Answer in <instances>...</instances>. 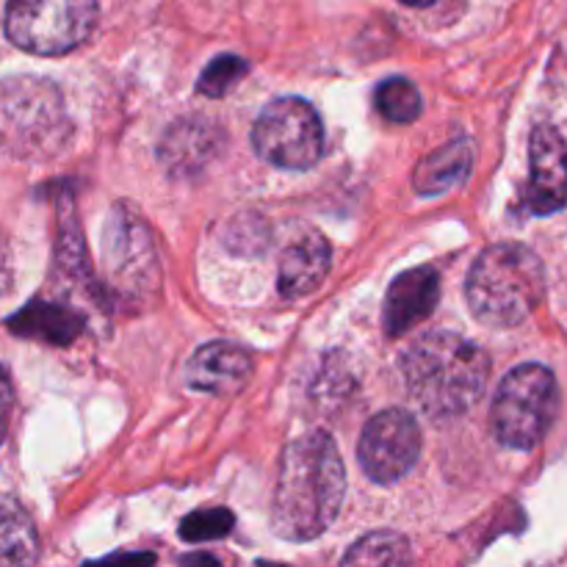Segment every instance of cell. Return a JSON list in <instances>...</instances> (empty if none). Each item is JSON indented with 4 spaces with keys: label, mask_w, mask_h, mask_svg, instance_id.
Instances as JSON below:
<instances>
[{
    "label": "cell",
    "mask_w": 567,
    "mask_h": 567,
    "mask_svg": "<svg viewBox=\"0 0 567 567\" xmlns=\"http://www.w3.org/2000/svg\"><path fill=\"white\" fill-rule=\"evenodd\" d=\"M465 297L480 321L515 327L540 308L546 297V269L524 244H493L471 266Z\"/></svg>",
    "instance_id": "obj_3"
},
{
    "label": "cell",
    "mask_w": 567,
    "mask_h": 567,
    "mask_svg": "<svg viewBox=\"0 0 567 567\" xmlns=\"http://www.w3.org/2000/svg\"><path fill=\"white\" fill-rule=\"evenodd\" d=\"M97 22V0H9L6 37L37 55H61L83 44Z\"/></svg>",
    "instance_id": "obj_6"
},
{
    "label": "cell",
    "mask_w": 567,
    "mask_h": 567,
    "mask_svg": "<svg viewBox=\"0 0 567 567\" xmlns=\"http://www.w3.org/2000/svg\"><path fill=\"white\" fill-rule=\"evenodd\" d=\"M233 529V515L227 509H199L188 515L181 526V537L188 543H210Z\"/></svg>",
    "instance_id": "obj_21"
},
{
    "label": "cell",
    "mask_w": 567,
    "mask_h": 567,
    "mask_svg": "<svg viewBox=\"0 0 567 567\" xmlns=\"http://www.w3.org/2000/svg\"><path fill=\"white\" fill-rule=\"evenodd\" d=\"M219 147V127L208 120L177 122L161 144V158L175 172H194L208 164Z\"/></svg>",
    "instance_id": "obj_14"
},
{
    "label": "cell",
    "mask_w": 567,
    "mask_h": 567,
    "mask_svg": "<svg viewBox=\"0 0 567 567\" xmlns=\"http://www.w3.org/2000/svg\"><path fill=\"white\" fill-rule=\"evenodd\" d=\"M244 72H247V61L238 55H219L205 66L203 78H199V92L208 97H221L241 81Z\"/></svg>",
    "instance_id": "obj_20"
},
{
    "label": "cell",
    "mask_w": 567,
    "mask_h": 567,
    "mask_svg": "<svg viewBox=\"0 0 567 567\" xmlns=\"http://www.w3.org/2000/svg\"><path fill=\"white\" fill-rule=\"evenodd\" d=\"M471 164H474V153H471L468 142H452L421 161L413 175V186L426 197L452 192L460 183H465Z\"/></svg>",
    "instance_id": "obj_15"
},
{
    "label": "cell",
    "mask_w": 567,
    "mask_h": 567,
    "mask_svg": "<svg viewBox=\"0 0 567 567\" xmlns=\"http://www.w3.org/2000/svg\"><path fill=\"white\" fill-rule=\"evenodd\" d=\"M252 374V358L247 349L227 341L205 343L188 360L186 382L199 393H236Z\"/></svg>",
    "instance_id": "obj_11"
},
{
    "label": "cell",
    "mask_w": 567,
    "mask_h": 567,
    "mask_svg": "<svg viewBox=\"0 0 567 567\" xmlns=\"http://www.w3.org/2000/svg\"><path fill=\"white\" fill-rule=\"evenodd\" d=\"M72 136L59 86L44 78L0 81V155L17 161H42L61 153Z\"/></svg>",
    "instance_id": "obj_4"
},
{
    "label": "cell",
    "mask_w": 567,
    "mask_h": 567,
    "mask_svg": "<svg viewBox=\"0 0 567 567\" xmlns=\"http://www.w3.org/2000/svg\"><path fill=\"white\" fill-rule=\"evenodd\" d=\"M109 264L116 277H147L155 269L153 238L131 214H116L109 227Z\"/></svg>",
    "instance_id": "obj_13"
},
{
    "label": "cell",
    "mask_w": 567,
    "mask_h": 567,
    "mask_svg": "<svg viewBox=\"0 0 567 567\" xmlns=\"http://www.w3.org/2000/svg\"><path fill=\"white\" fill-rule=\"evenodd\" d=\"M255 153L280 169H310L324 155V125L308 100L280 97L266 105L252 127Z\"/></svg>",
    "instance_id": "obj_7"
},
{
    "label": "cell",
    "mask_w": 567,
    "mask_h": 567,
    "mask_svg": "<svg viewBox=\"0 0 567 567\" xmlns=\"http://www.w3.org/2000/svg\"><path fill=\"white\" fill-rule=\"evenodd\" d=\"M419 454L421 430L408 410H382L360 435V468L380 485L404 480L419 463Z\"/></svg>",
    "instance_id": "obj_8"
},
{
    "label": "cell",
    "mask_w": 567,
    "mask_h": 567,
    "mask_svg": "<svg viewBox=\"0 0 567 567\" xmlns=\"http://www.w3.org/2000/svg\"><path fill=\"white\" fill-rule=\"evenodd\" d=\"M410 559V543L399 532H371L349 548L343 565H408Z\"/></svg>",
    "instance_id": "obj_18"
},
{
    "label": "cell",
    "mask_w": 567,
    "mask_h": 567,
    "mask_svg": "<svg viewBox=\"0 0 567 567\" xmlns=\"http://www.w3.org/2000/svg\"><path fill=\"white\" fill-rule=\"evenodd\" d=\"M399 3L415 6V9H426V6H432V3H435V0H399Z\"/></svg>",
    "instance_id": "obj_24"
},
{
    "label": "cell",
    "mask_w": 567,
    "mask_h": 567,
    "mask_svg": "<svg viewBox=\"0 0 567 567\" xmlns=\"http://www.w3.org/2000/svg\"><path fill=\"white\" fill-rule=\"evenodd\" d=\"M17 332L22 336L42 338L50 343H70L81 330L78 316H72L66 308H53V305H31L11 321Z\"/></svg>",
    "instance_id": "obj_17"
},
{
    "label": "cell",
    "mask_w": 567,
    "mask_h": 567,
    "mask_svg": "<svg viewBox=\"0 0 567 567\" xmlns=\"http://www.w3.org/2000/svg\"><path fill=\"white\" fill-rule=\"evenodd\" d=\"M39 559V537L31 515L20 502L0 493V567L33 565Z\"/></svg>",
    "instance_id": "obj_16"
},
{
    "label": "cell",
    "mask_w": 567,
    "mask_h": 567,
    "mask_svg": "<svg viewBox=\"0 0 567 567\" xmlns=\"http://www.w3.org/2000/svg\"><path fill=\"white\" fill-rule=\"evenodd\" d=\"M437 297H441V277L430 266H419V269L399 275L388 288L385 308H382L388 336L399 338L421 324L435 310Z\"/></svg>",
    "instance_id": "obj_10"
},
{
    "label": "cell",
    "mask_w": 567,
    "mask_h": 567,
    "mask_svg": "<svg viewBox=\"0 0 567 567\" xmlns=\"http://www.w3.org/2000/svg\"><path fill=\"white\" fill-rule=\"evenodd\" d=\"M330 271V244L324 236L310 230L308 236H299L297 241L288 244L280 260V293L286 299H299L313 293L321 280Z\"/></svg>",
    "instance_id": "obj_12"
},
{
    "label": "cell",
    "mask_w": 567,
    "mask_h": 567,
    "mask_svg": "<svg viewBox=\"0 0 567 567\" xmlns=\"http://www.w3.org/2000/svg\"><path fill=\"white\" fill-rule=\"evenodd\" d=\"M559 410L557 377L546 365L526 363L509 371L493 399L491 424L498 443L529 452L551 430Z\"/></svg>",
    "instance_id": "obj_5"
},
{
    "label": "cell",
    "mask_w": 567,
    "mask_h": 567,
    "mask_svg": "<svg viewBox=\"0 0 567 567\" xmlns=\"http://www.w3.org/2000/svg\"><path fill=\"white\" fill-rule=\"evenodd\" d=\"M374 103L377 111L388 122H396V125H408V122L421 116V94L415 83L408 81V78H388V81H382L374 92Z\"/></svg>",
    "instance_id": "obj_19"
},
{
    "label": "cell",
    "mask_w": 567,
    "mask_h": 567,
    "mask_svg": "<svg viewBox=\"0 0 567 567\" xmlns=\"http://www.w3.org/2000/svg\"><path fill=\"white\" fill-rule=\"evenodd\" d=\"M14 280V260H11V249L6 238L0 236V297H6Z\"/></svg>",
    "instance_id": "obj_23"
},
{
    "label": "cell",
    "mask_w": 567,
    "mask_h": 567,
    "mask_svg": "<svg viewBox=\"0 0 567 567\" xmlns=\"http://www.w3.org/2000/svg\"><path fill=\"white\" fill-rule=\"evenodd\" d=\"M402 374L413 402L430 419H457L482 399L491 358L457 332H426L402 354Z\"/></svg>",
    "instance_id": "obj_2"
},
{
    "label": "cell",
    "mask_w": 567,
    "mask_h": 567,
    "mask_svg": "<svg viewBox=\"0 0 567 567\" xmlns=\"http://www.w3.org/2000/svg\"><path fill=\"white\" fill-rule=\"evenodd\" d=\"M526 208L537 216L557 214L567 205V144L557 127L537 125L529 142Z\"/></svg>",
    "instance_id": "obj_9"
},
{
    "label": "cell",
    "mask_w": 567,
    "mask_h": 567,
    "mask_svg": "<svg viewBox=\"0 0 567 567\" xmlns=\"http://www.w3.org/2000/svg\"><path fill=\"white\" fill-rule=\"evenodd\" d=\"M347 493V471L336 441L324 432L297 437L282 452L271 502V524L291 543L316 540L338 518Z\"/></svg>",
    "instance_id": "obj_1"
},
{
    "label": "cell",
    "mask_w": 567,
    "mask_h": 567,
    "mask_svg": "<svg viewBox=\"0 0 567 567\" xmlns=\"http://www.w3.org/2000/svg\"><path fill=\"white\" fill-rule=\"evenodd\" d=\"M11 410H14V385H11L9 371L0 365V443L6 441V432H9Z\"/></svg>",
    "instance_id": "obj_22"
}]
</instances>
